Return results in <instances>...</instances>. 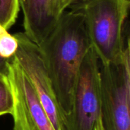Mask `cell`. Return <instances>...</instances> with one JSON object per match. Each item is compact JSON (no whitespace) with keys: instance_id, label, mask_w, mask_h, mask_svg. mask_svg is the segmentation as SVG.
Returning a JSON list of instances; mask_svg holds the SVG:
<instances>
[{"instance_id":"6da1fadb","label":"cell","mask_w":130,"mask_h":130,"mask_svg":"<svg viewBox=\"0 0 130 130\" xmlns=\"http://www.w3.org/2000/svg\"><path fill=\"white\" fill-rule=\"evenodd\" d=\"M70 8L38 46L63 117L71 110L80 67L91 47L84 15Z\"/></svg>"},{"instance_id":"7a4b0ae2","label":"cell","mask_w":130,"mask_h":130,"mask_svg":"<svg viewBox=\"0 0 130 130\" xmlns=\"http://www.w3.org/2000/svg\"><path fill=\"white\" fill-rule=\"evenodd\" d=\"M129 6V0H78L69 7L84 15L91 47L102 66L122 59L126 47L123 27Z\"/></svg>"},{"instance_id":"3957f363","label":"cell","mask_w":130,"mask_h":130,"mask_svg":"<svg viewBox=\"0 0 130 130\" xmlns=\"http://www.w3.org/2000/svg\"><path fill=\"white\" fill-rule=\"evenodd\" d=\"M101 117L104 130H130L129 39L120 62L100 69Z\"/></svg>"},{"instance_id":"277c9868","label":"cell","mask_w":130,"mask_h":130,"mask_svg":"<svg viewBox=\"0 0 130 130\" xmlns=\"http://www.w3.org/2000/svg\"><path fill=\"white\" fill-rule=\"evenodd\" d=\"M101 62L92 47L80 67L72 107L64 117L66 130H95L101 117Z\"/></svg>"},{"instance_id":"5b68a950","label":"cell","mask_w":130,"mask_h":130,"mask_svg":"<svg viewBox=\"0 0 130 130\" xmlns=\"http://www.w3.org/2000/svg\"><path fill=\"white\" fill-rule=\"evenodd\" d=\"M14 36L18 43L14 59L32 85L54 129L66 130L64 117L38 46L24 32L14 34Z\"/></svg>"},{"instance_id":"8992f818","label":"cell","mask_w":130,"mask_h":130,"mask_svg":"<svg viewBox=\"0 0 130 130\" xmlns=\"http://www.w3.org/2000/svg\"><path fill=\"white\" fill-rule=\"evenodd\" d=\"M8 78L13 95V130H55L32 85L13 57Z\"/></svg>"},{"instance_id":"52a82bcc","label":"cell","mask_w":130,"mask_h":130,"mask_svg":"<svg viewBox=\"0 0 130 130\" xmlns=\"http://www.w3.org/2000/svg\"><path fill=\"white\" fill-rule=\"evenodd\" d=\"M19 1L24 14V33L34 43L40 46L57 21L51 13V0Z\"/></svg>"},{"instance_id":"ba28073f","label":"cell","mask_w":130,"mask_h":130,"mask_svg":"<svg viewBox=\"0 0 130 130\" xmlns=\"http://www.w3.org/2000/svg\"><path fill=\"white\" fill-rule=\"evenodd\" d=\"M19 10V0H0V25L9 30L15 24Z\"/></svg>"},{"instance_id":"9c48e42d","label":"cell","mask_w":130,"mask_h":130,"mask_svg":"<svg viewBox=\"0 0 130 130\" xmlns=\"http://www.w3.org/2000/svg\"><path fill=\"white\" fill-rule=\"evenodd\" d=\"M13 95L8 76L0 75V117L12 113Z\"/></svg>"},{"instance_id":"30bf717a","label":"cell","mask_w":130,"mask_h":130,"mask_svg":"<svg viewBox=\"0 0 130 130\" xmlns=\"http://www.w3.org/2000/svg\"><path fill=\"white\" fill-rule=\"evenodd\" d=\"M18 40L16 37L10 34L8 30L0 35V56L5 59L13 58L18 50Z\"/></svg>"},{"instance_id":"8fae6325","label":"cell","mask_w":130,"mask_h":130,"mask_svg":"<svg viewBox=\"0 0 130 130\" xmlns=\"http://www.w3.org/2000/svg\"><path fill=\"white\" fill-rule=\"evenodd\" d=\"M78 0H51V13L53 18L57 21L67 8Z\"/></svg>"},{"instance_id":"7c38bea8","label":"cell","mask_w":130,"mask_h":130,"mask_svg":"<svg viewBox=\"0 0 130 130\" xmlns=\"http://www.w3.org/2000/svg\"><path fill=\"white\" fill-rule=\"evenodd\" d=\"M11 59H5L0 56V75L8 76L9 72Z\"/></svg>"},{"instance_id":"4fadbf2b","label":"cell","mask_w":130,"mask_h":130,"mask_svg":"<svg viewBox=\"0 0 130 130\" xmlns=\"http://www.w3.org/2000/svg\"><path fill=\"white\" fill-rule=\"evenodd\" d=\"M95 130H104V127H103V125H102V121H101V117L99 118V120H98V121L97 123Z\"/></svg>"}]
</instances>
